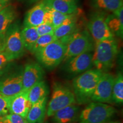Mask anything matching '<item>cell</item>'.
<instances>
[{"mask_svg": "<svg viewBox=\"0 0 123 123\" xmlns=\"http://www.w3.org/2000/svg\"><path fill=\"white\" fill-rule=\"evenodd\" d=\"M103 72L98 69H90L74 79L73 92L76 101L79 104L88 103Z\"/></svg>", "mask_w": 123, "mask_h": 123, "instance_id": "cell-1", "label": "cell"}, {"mask_svg": "<svg viewBox=\"0 0 123 123\" xmlns=\"http://www.w3.org/2000/svg\"><path fill=\"white\" fill-rule=\"evenodd\" d=\"M92 62L96 69L102 72L111 68L118 53V44L115 38L96 42Z\"/></svg>", "mask_w": 123, "mask_h": 123, "instance_id": "cell-2", "label": "cell"}, {"mask_svg": "<svg viewBox=\"0 0 123 123\" xmlns=\"http://www.w3.org/2000/svg\"><path fill=\"white\" fill-rule=\"evenodd\" d=\"M22 66L7 64L0 71V92L6 97L19 93L23 90Z\"/></svg>", "mask_w": 123, "mask_h": 123, "instance_id": "cell-3", "label": "cell"}, {"mask_svg": "<svg viewBox=\"0 0 123 123\" xmlns=\"http://www.w3.org/2000/svg\"><path fill=\"white\" fill-rule=\"evenodd\" d=\"M66 50V45L59 40L39 49L34 53L41 66L52 70L56 67L63 61Z\"/></svg>", "mask_w": 123, "mask_h": 123, "instance_id": "cell-4", "label": "cell"}, {"mask_svg": "<svg viewBox=\"0 0 123 123\" xmlns=\"http://www.w3.org/2000/svg\"><path fill=\"white\" fill-rule=\"evenodd\" d=\"M116 112V108L109 104L91 103L81 112L79 123H105Z\"/></svg>", "mask_w": 123, "mask_h": 123, "instance_id": "cell-5", "label": "cell"}, {"mask_svg": "<svg viewBox=\"0 0 123 123\" xmlns=\"http://www.w3.org/2000/svg\"><path fill=\"white\" fill-rule=\"evenodd\" d=\"M25 49L19 28L17 25L10 26L6 33L2 52L11 62L23 56Z\"/></svg>", "mask_w": 123, "mask_h": 123, "instance_id": "cell-6", "label": "cell"}, {"mask_svg": "<svg viewBox=\"0 0 123 123\" xmlns=\"http://www.w3.org/2000/svg\"><path fill=\"white\" fill-rule=\"evenodd\" d=\"M75 103L76 100L73 91L68 87L56 83L54 87L46 114L49 117L53 116L58 111Z\"/></svg>", "mask_w": 123, "mask_h": 123, "instance_id": "cell-7", "label": "cell"}, {"mask_svg": "<svg viewBox=\"0 0 123 123\" xmlns=\"http://www.w3.org/2000/svg\"><path fill=\"white\" fill-rule=\"evenodd\" d=\"M95 49L92 38L87 31L75 32L71 41L66 45V50L63 62L81 54L91 52Z\"/></svg>", "mask_w": 123, "mask_h": 123, "instance_id": "cell-8", "label": "cell"}, {"mask_svg": "<svg viewBox=\"0 0 123 123\" xmlns=\"http://www.w3.org/2000/svg\"><path fill=\"white\" fill-rule=\"evenodd\" d=\"M87 27L96 42L115 38V35L108 26L105 17L102 12H97L92 14L87 24Z\"/></svg>", "mask_w": 123, "mask_h": 123, "instance_id": "cell-9", "label": "cell"}, {"mask_svg": "<svg viewBox=\"0 0 123 123\" xmlns=\"http://www.w3.org/2000/svg\"><path fill=\"white\" fill-rule=\"evenodd\" d=\"M115 76L110 73H103L91 100L93 102L111 103L112 102V88Z\"/></svg>", "mask_w": 123, "mask_h": 123, "instance_id": "cell-10", "label": "cell"}, {"mask_svg": "<svg viewBox=\"0 0 123 123\" xmlns=\"http://www.w3.org/2000/svg\"><path fill=\"white\" fill-rule=\"evenodd\" d=\"M91 52L81 54L64 62V70L70 75H77L90 70L93 67Z\"/></svg>", "mask_w": 123, "mask_h": 123, "instance_id": "cell-11", "label": "cell"}, {"mask_svg": "<svg viewBox=\"0 0 123 123\" xmlns=\"http://www.w3.org/2000/svg\"><path fill=\"white\" fill-rule=\"evenodd\" d=\"M29 90H22L13 96L6 97L9 112L26 119L32 104L28 97Z\"/></svg>", "mask_w": 123, "mask_h": 123, "instance_id": "cell-12", "label": "cell"}, {"mask_svg": "<svg viewBox=\"0 0 123 123\" xmlns=\"http://www.w3.org/2000/svg\"><path fill=\"white\" fill-rule=\"evenodd\" d=\"M44 72L42 66L36 63H30L25 66L23 71V90H29L35 84L43 80Z\"/></svg>", "mask_w": 123, "mask_h": 123, "instance_id": "cell-13", "label": "cell"}, {"mask_svg": "<svg viewBox=\"0 0 123 123\" xmlns=\"http://www.w3.org/2000/svg\"><path fill=\"white\" fill-rule=\"evenodd\" d=\"M46 13V6L41 1L29 10L26 14L24 19V27H36L43 24Z\"/></svg>", "mask_w": 123, "mask_h": 123, "instance_id": "cell-14", "label": "cell"}, {"mask_svg": "<svg viewBox=\"0 0 123 123\" xmlns=\"http://www.w3.org/2000/svg\"><path fill=\"white\" fill-rule=\"evenodd\" d=\"M46 6L66 14H73L78 9L79 0H42Z\"/></svg>", "mask_w": 123, "mask_h": 123, "instance_id": "cell-15", "label": "cell"}, {"mask_svg": "<svg viewBox=\"0 0 123 123\" xmlns=\"http://www.w3.org/2000/svg\"><path fill=\"white\" fill-rule=\"evenodd\" d=\"M16 10L12 5H7L0 11V39L4 42L6 33L15 18Z\"/></svg>", "mask_w": 123, "mask_h": 123, "instance_id": "cell-16", "label": "cell"}, {"mask_svg": "<svg viewBox=\"0 0 123 123\" xmlns=\"http://www.w3.org/2000/svg\"><path fill=\"white\" fill-rule=\"evenodd\" d=\"M47 98L44 97L32 104L26 120L29 123H42L46 113Z\"/></svg>", "mask_w": 123, "mask_h": 123, "instance_id": "cell-17", "label": "cell"}, {"mask_svg": "<svg viewBox=\"0 0 123 123\" xmlns=\"http://www.w3.org/2000/svg\"><path fill=\"white\" fill-rule=\"evenodd\" d=\"M79 110L78 106L71 104L55 112L53 120L55 123H73L78 118Z\"/></svg>", "mask_w": 123, "mask_h": 123, "instance_id": "cell-18", "label": "cell"}, {"mask_svg": "<svg viewBox=\"0 0 123 123\" xmlns=\"http://www.w3.org/2000/svg\"><path fill=\"white\" fill-rule=\"evenodd\" d=\"M105 22L113 34L123 38V7H121L113 12L112 14L106 17Z\"/></svg>", "mask_w": 123, "mask_h": 123, "instance_id": "cell-19", "label": "cell"}, {"mask_svg": "<svg viewBox=\"0 0 123 123\" xmlns=\"http://www.w3.org/2000/svg\"><path fill=\"white\" fill-rule=\"evenodd\" d=\"M77 31H79L78 29L77 18L75 14H73L63 24L55 28L53 34L56 39L59 40L66 35Z\"/></svg>", "mask_w": 123, "mask_h": 123, "instance_id": "cell-20", "label": "cell"}, {"mask_svg": "<svg viewBox=\"0 0 123 123\" xmlns=\"http://www.w3.org/2000/svg\"><path fill=\"white\" fill-rule=\"evenodd\" d=\"M49 87L44 80L41 81L29 90V99L32 104L37 102L49 94Z\"/></svg>", "mask_w": 123, "mask_h": 123, "instance_id": "cell-21", "label": "cell"}, {"mask_svg": "<svg viewBox=\"0 0 123 123\" xmlns=\"http://www.w3.org/2000/svg\"><path fill=\"white\" fill-rule=\"evenodd\" d=\"M73 14H66L46 6V13L44 23L51 24L55 28H56L63 24Z\"/></svg>", "mask_w": 123, "mask_h": 123, "instance_id": "cell-22", "label": "cell"}, {"mask_svg": "<svg viewBox=\"0 0 123 123\" xmlns=\"http://www.w3.org/2000/svg\"><path fill=\"white\" fill-rule=\"evenodd\" d=\"M92 6L104 11L113 12L123 6V0H91Z\"/></svg>", "mask_w": 123, "mask_h": 123, "instance_id": "cell-23", "label": "cell"}, {"mask_svg": "<svg viewBox=\"0 0 123 123\" xmlns=\"http://www.w3.org/2000/svg\"><path fill=\"white\" fill-rule=\"evenodd\" d=\"M21 35L25 49L31 51L34 44L39 37L36 27H24L21 31Z\"/></svg>", "mask_w": 123, "mask_h": 123, "instance_id": "cell-24", "label": "cell"}, {"mask_svg": "<svg viewBox=\"0 0 123 123\" xmlns=\"http://www.w3.org/2000/svg\"><path fill=\"white\" fill-rule=\"evenodd\" d=\"M112 102L122 104L123 102V76L121 73L115 76L112 88Z\"/></svg>", "mask_w": 123, "mask_h": 123, "instance_id": "cell-25", "label": "cell"}, {"mask_svg": "<svg viewBox=\"0 0 123 123\" xmlns=\"http://www.w3.org/2000/svg\"><path fill=\"white\" fill-rule=\"evenodd\" d=\"M58 40L55 38L53 34H47L39 36L35 42V44H34L33 48H32L31 52L34 54L37 51L39 50V49L43 48L48 44H50L51 43L54 42L55 41Z\"/></svg>", "mask_w": 123, "mask_h": 123, "instance_id": "cell-26", "label": "cell"}, {"mask_svg": "<svg viewBox=\"0 0 123 123\" xmlns=\"http://www.w3.org/2000/svg\"><path fill=\"white\" fill-rule=\"evenodd\" d=\"M0 123H29L26 119L19 115L10 113L0 117Z\"/></svg>", "mask_w": 123, "mask_h": 123, "instance_id": "cell-27", "label": "cell"}, {"mask_svg": "<svg viewBox=\"0 0 123 123\" xmlns=\"http://www.w3.org/2000/svg\"><path fill=\"white\" fill-rule=\"evenodd\" d=\"M36 30L39 37L44 35L53 34L55 30V27L51 24L43 23V24L40 25L37 27H36Z\"/></svg>", "mask_w": 123, "mask_h": 123, "instance_id": "cell-28", "label": "cell"}, {"mask_svg": "<svg viewBox=\"0 0 123 123\" xmlns=\"http://www.w3.org/2000/svg\"><path fill=\"white\" fill-rule=\"evenodd\" d=\"M8 112L6 97L0 92V117L7 115Z\"/></svg>", "mask_w": 123, "mask_h": 123, "instance_id": "cell-29", "label": "cell"}, {"mask_svg": "<svg viewBox=\"0 0 123 123\" xmlns=\"http://www.w3.org/2000/svg\"><path fill=\"white\" fill-rule=\"evenodd\" d=\"M9 62L10 61H9L6 55L3 52H0V71L8 64Z\"/></svg>", "mask_w": 123, "mask_h": 123, "instance_id": "cell-30", "label": "cell"}, {"mask_svg": "<svg viewBox=\"0 0 123 123\" xmlns=\"http://www.w3.org/2000/svg\"><path fill=\"white\" fill-rule=\"evenodd\" d=\"M10 0H0V11L8 5Z\"/></svg>", "mask_w": 123, "mask_h": 123, "instance_id": "cell-31", "label": "cell"}, {"mask_svg": "<svg viewBox=\"0 0 123 123\" xmlns=\"http://www.w3.org/2000/svg\"><path fill=\"white\" fill-rule=\"evenodd\" d=\"M3 46H4V42L0 39V52L2 51Z\"/></svg>", "mask_w": 123, "mask_h": 123, "instance_id": "cell-32", "label": "cell"}, {"mask_svg": "<svg viewBox=\"0 0 123 123\" xmlns=\"http://www.w3.org/2000/svg\"><path fill=\"white\" fill-rule=\"evenodd\" d=\"M39 0H26V1H27V2L29 4H33V3H35L38 2Z\"/></svg>", "mask_w": 123, "mask_h": 123, "instance_id": "cell-33", "label": "cell"}]
</instances>
